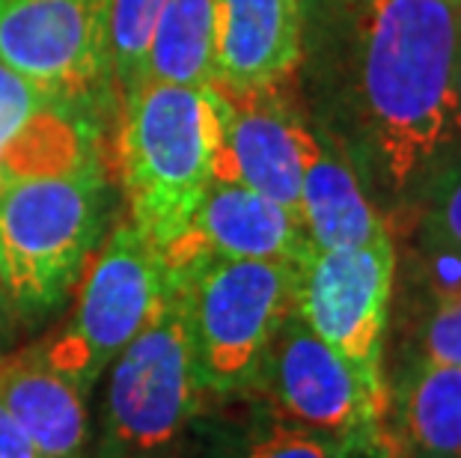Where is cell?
Listing matches in <instances>:
<instances>
[{
  "instance_id": "obj_1",
  "label": "cell",
  "mask_w": 461,
  "mask_h": 458,
  "mask_svg": "<svg viewBox=\"0 0 461 458\" xmlns=\"http://www.w3.org/2000/svg\"><path fill=\"white\" fill-rule=\"evenodd\" d=\"M456 0H301V90L357 176L414 191L456 149Z\"/></svg>"
},
{
  "instance_id": "obj_2",
  "label": "cell",
  "mask_w": 461,
  "mask_h": 458,
  "mask_svg": "<svg viewBox=\"0 0 461 458\" xmlns=\"http://www.w3.org/2000/svg\"><path fill=\"white\" fill-rule=\"evenodd\" d=\"M218 99L212 86L146 81L122 95L113 164L129 223L164 256L212 184Z\"/></svg>"
},
{
  "instance_id": "obj_3",
  "label": "cell",
  "mask_w": 461,
  "mask_h": 458,
  "mask_svg": "<svg viewBox=\"0 0 461 458\" xmlns=\"http://www.w3.org/2000/svg\"><path fill=\"white\" fill-rule=\"evenodd\" d=\"M113 155L0 184V295L42 313L77 286L107 229Z\"/></svg>"
},
{
  "instance_id": "obj_4",
  "label": "cell",
  "mask_w": 461,
  "mask_h": 458,
  "mask_svg": "<svg viewBox=\"0 0 461 458\" xmlns=\"http://www.w3.org/2000/svg\"><path fill=\"white\" fill-rule=\"evenodd\" d=\"M173 277L203 390L214 396L253 390L271 339L298 310L301 265L209 256Z\"/></svg>"
},
{
  "instance_id": "obj_5",
  "label": "cell",
  "mask_w": 461,
  "mask_h": 458,
  "mask_svg": "<svg viewBox=\"0 0 461 458\" xmlns=\"http://www.w3.org/2000/svg\"><path fill=\"white\" fill-rule=\"evenodd\" d=\"M205 396L173 277L170 295L111 369L99 458H176Z\"/></svg>"
},
{
  "instance_id": "obj_6",
  "label": "cell",
  "mask_w": 461,
  "mask_h": 458,
  "mask_svg": "<svg viewBox=\"0 0 461 458\" xmlns=\"http://www.w3.org/2000/svg\"><path fill=\"white\" fill-rule=\"evenodd\" d=\"M68 325L42 348V360L90 393L122 348L146 328L173 289V271L129 220L116 223L86 262Z\"/></svg>"
},
{
  "instance_id": "obj_7",
  "label": "cell",
  "mask_w": 461,
  "mask_h": 458,
  "mask_svg": "<svg viewBox=\"0 0 461 458\" xmlns=\"http://www.w3.org/2000/svg\"><path fill=\"white\" fill-rule=\"evenodd\" d=\"M111 22L113 0H0V60L102 113L116 90Z\"/></svg>"
},
{
  "instance_id": "obj_8",
  "label": "cell",
  "mask_w": 461,
  "mask_h": 458,
  "mask_svg": "<svg viewBox=\"0 0 461 458\" xmlns=\"http://www.w3.org/2000/svg\"><path fill=\"white\" fill-rule=\"evenodd\" d=\"M396 280L393 238L312 250L298 277V316L384 402V330Z\"/></svg>"
},
{
  "instance_id": "obj_9",
  "label": "cell",
  "mask_w": 461,
  "mask_h": 458,
  "mask_svg": "<svg viewBox=\"0 0 461 458\" xmlns=\"http://www.w3.org/2000/svg\"><path fill=\"white\" fill-rule=\"evenodd\" d=\"M292 81L274 86L209 84L218 99L212 179L250 188L298 214L303 164L319 143V131L295 95L286 93Z\"/></svg>"
},
{
  "instance_id": "obj_10",
  "label": "cell",
  "mask_w": 461,
  "mask_h": 458,
  "mask_svg": "<svg viewBox=\"0 0 461 458\" xmlns=\"http://www.w3.org/2000/svg\"><path fill=\"white\" fill-rule=\"evenodd\" d=\"M253 390L268 396L280 420L342 441L369 437L384 411V402L372 396L355 369L312 334L298 310L271 339Z\"/></svg>"
},
{
  "instance_id": "obj_11",
  "label": "cell",
  "mask_w": 461,
  "mask_h": 458,
  "mask_svg": "<svg viewBox=\"0 0 461 458\" xmlns=\"http://www.w3.org/2000/svg\"><path fill=\"white\" fill-rule=\"evenodd\" d=\"M95 155H113L99 113L48 93L0 60V184L72 170Z\"/></svg>"
},
{
  "instance_id": "obj_12",
  "label": "cell",
  "mask_w": 461,
  "mask_h": 458,
  "mask_svg": "<svg viewBox=\"0 0 461 458\" xmlns=\"http://www.w3.org/2000/svg\"><path fill=\"white\" fill-rule=\"evenodd\" d=\"M209 256L303 265L312 245L295 211L241 184L212 179L191 223L161 259L170 271H182Z\"/></svg>"
},
{
  "instance_id": "obj_13",
  "label": "cell",
  "mask_w": 461,
  "mask_h": 458,
  "mask_svg": "<svg viewBox=\"0 0 461 458\" xmlns=\"http://www.w3.org/2000/svg\"><path fill=\"white\" fill-rule=\"evenodd\" d=\"M301 63V0H218L212 84L274 86Z\"/></svg>"
},
{
  "instance_id": "obj_14",
  "label": "cell",
  "mask_w": 461,
  "mask_h": 458,
  "mask_svg": "<svg viewBox=\"0 0 461 458\" xmlns=\"http://www.w3.org/2000/svg\"><path fill=\"white\" fill-rule=\"evenodd\" d=\"M84 390L51 369L39 352L0 360V402L15 417L42 458H84Z\"/></svg>"
},
{
  "instance_id": "obj_15",
  "label": "cell",
  "mask_w": 461,
  "mask_h": 458,
  "mask_svg": "<svg viewBox=\"0 0 461 458\" xmlns=\"http://www.w3.org/2000/svg\"><path fill=\"white\" fill-rule=\"evenodd\" d=\"M298 214L312 250L357 247L390 236L357 170L321 134L303 164Z\"/></svg>"
},
{
  "instance_id": "obj_16",
  "label": "cell",
  "mask_w": 461,
  "mask_h": 458,
  "mask_svg": "<svg viewBox=\"0 0 461 458\" xmlns=\"http://www.w3.org/2000/svg\"><path fill=\"white\" fill-rule=\"evenodd\" d=\"M214 4L218 0H167L158 24H155L140 84H212Z\"/></svg>"
},
{
  "instance_id": "obj_17",
  "label": "cell",
  "mask_w": 461,
  "mask_h": 458,
  "mask_svg": "<svg viewBox=\"0 0 461 458\" xmlns=\"http://www.w3.org/2000/svg\"><path fill=\"white\" fill-rule=\"evenodd\" d=\"M402 402L408 441L420 458H461V366L423 360Z\"/></svg>"
},
{
  "instance_id": "obj_18",
  "label": "cell",
  "mask_w": 461,
  "mask_h": 458,
  "mask_svg": "<svg viewBox=\"0 0 461 458\" xmlns=\"http://www.w3.org/2000/svg\"><path fill=\"white\" fill-rule=\"evenodd\" d=\"M164 6L167 0H113L111 45H113V75L120 95L131 93L143 81L152 33Z\"/></svg>"
},
{
  "instance_id": "obj_19",
  "label": "cell",
  "mask_w": 461,
  "mask_h": 458,
  "mask_svg": "<svg viewBox=\"0 0 461 458\" xmlns=\"http://www.w3.org/2000/svg\"><path fill=\"white\" fill-rule=\"evenodd\" d=\"M357 446L360 441H342L277 417L265 432L244 444L239 458H355Z\"/></svg>"
},
{
  "instance_id": "obj_20",
  "label": "cell",
  "mask_w": 461,
  "mask_h": 458,
  "mask_svg": "<svg viewBox=\"0 0 461 458\" xmlns=\"http://www.w3.org/2000/svg\"><path fill=\"white\" fill-rule=\"evenodd\" d=\"M426 241L461 250V149L449 152L423 182Z\"/></svg>"
},
{
  "instance_id": "obj_21",
  "label": "cell",
  "mask_w": 461,
  "mask_h": 458,
  "mask_svg": "<svg viewBox=\"0 0 461 458\" xmlns=\"http://www.w3.org/2000/svg\"><path fill=\"white\" fill-rule=\"evenodd\" d=\"M423 360L461 366V289L435 295V310L420 330Z\"/></svg>"
},
{
  "instance_id": "obj_22",
  "label": "cell",
  "mask_w": 461,
  "mask_h": 458,
  "mask_svg": "<svg viewBox=\"0 0 461 458\" xmlns=\"http://www.w3.org/2000/svg\"><path fill=\"white\" fill-rule=\"evenodd\" d=\"M0 458H42L4 402H0Z\"/></svg>"
},
{
  "instance_id": "obj_23",
  "label": "cell",
  "mask_w": 461,
  "mask_h": 458,
  "mask_svg": "<svg viewBox=\"0 0 461 458\" xmlns=\"http://www.w3.org/2000/svg\"><path fill=\"white\" fill-rule=\"evenodd\" d=\"M453 99H456V113H458V125H461V42H458L456 66H453Z\"/></svg>"
},
{
  "instance_id": "obj_24",
  "label": "cell",
  "mask_w": 461,
  "mask_h": 458,
  "mask_svg": "<svg viewBox=\"0 0 461 458\" xmlns=\"http://www.w3.org/2000/svg\"><path fill=\"white\" fill-rule=\"evenodd\" d=\"M456 6H458V15H461V0H456Z\"/></svg>"
}]
</instances>
